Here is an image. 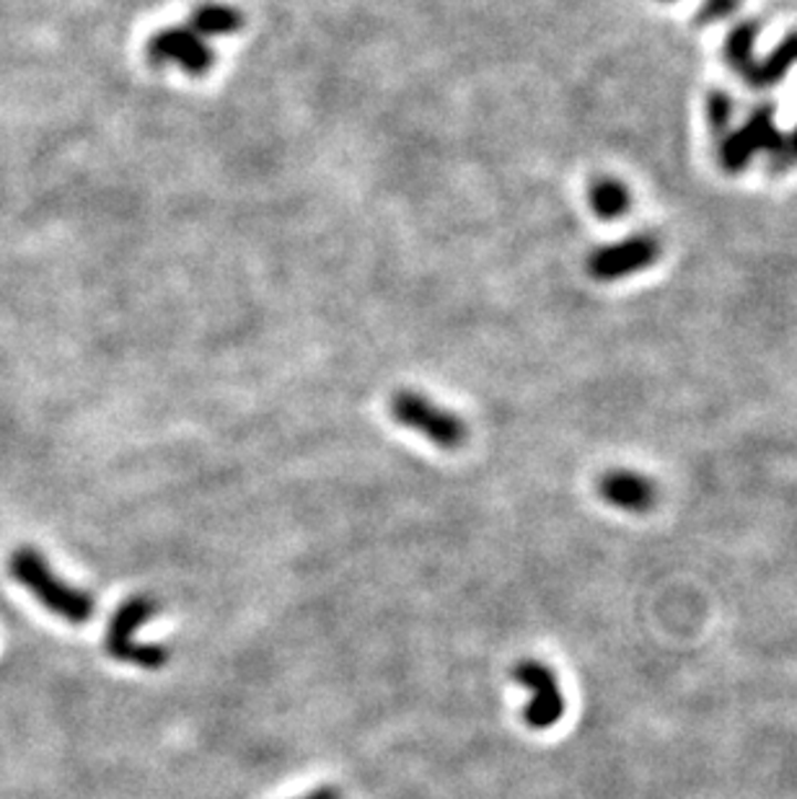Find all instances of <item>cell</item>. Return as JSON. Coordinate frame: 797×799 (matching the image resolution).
Segmentation results:
<instances>
[{"mask_svg": "<svg viewBox=\"0 0 797 799\" xmlns=\"http://www.w3.org/2000/svg\"><path fill=\"white\" fill-rule=\"evenodd\" d=\"M9 572L21 588L34 596L36 603L48 608L60 621L83 627L94 619L96 600L91 592L65 582L55 569L50 567L48 557L34 546H19L9 557Z\"/></svg>", "mask_w": 797, "mask_h": 799, "instance_id": "cell-1", "label": "cell"}, {"mask_svg": "<svg viewBox=\"0 0 797 799\" xmlns=\"http://www.w3.org/2000/svg\"><path fill=\"white\" fill-rule=\"evenodd\" d=\"M161 611L156 598L150 596H130L119 603L117 611L112 613L109 627L104 634V652L114 662L123 665H135L143 671H161L169 662V650L164 644H140L135 634L140 627H146Z\"/></svg>", "mask_w": 797, "mask_h": 799, "instance_id": "cell-2", "label": "cell"}, {"mask_svg": "<svg viewBox=\"0 0 797 799\" xmlns=\"http://www.w3.org/2000/svg\"><path fill=\"white\" fill-rule=\"evenodd\" d=\"M391 420L401 428L412 430L415 435L430 440L440 451H459L469 440V424L451 409L436 404L412 388H399L389 399Z\"/></svg>", "mask_w": 797, "mask_h": 799, "instance_id": "cell-3", "label": "cell"}, {"mask_svg": "<svg viewBox=\"0 0 797 799\" xmlns=\"http://www.w3.org/2000/svg\"><path fill=\"white\" fill-rule=\"evenodd\" d=\"M513 681L531 694V702L523 709V722L531 729H552L565 717V694H562L557 675L549 665L534 658L521 660L513 667Z\"/></svg>", "mask_w": 797, "mask_h": 799, "instance_id": "cell-4", "label": "cell"}, {"mask_svg": "<svg viewBox=\"0 0 797 799\" xmlns=\"http://www.w3.org/2000/svg\"><path fill=\"white\" fill-rule=\"evenodd\" d=\"M146 60L154 67H179L187 75H205L216 65V52L189 27H166L146 44Z\"/></svg>", "mask_w": 797, "mask_h": 799, "instance_id": "cell-5", "label": "cell"}, {"mask_svg": "<svg viewBox=\"0 0 797 799\" xmlns=\"http://www.w3.org/2000/svg\"><path fill=\"white\" fill-rule=\"evenodd\" d=\"M751 40H754V27H743L741 32L733 34L727 55L754 86H772V83H777L785 75L789 65L797 63V34L787 36V42L772 57H766V63H754L751 60Z\"/></svg>", "mask_w": 797, "mask_h": 799, "instance_id": "cell-6", "label": "cell"}, {"mask_svg": "<svg viewBox=\"0 0 797 799\" xmlns=\"http://www.w3.org/2000/svg\"><path fill=\"white\" fill-rule=\"evenodd\" d=\"M658 241L640 235V239H629L614 246L598 249L590 256L588 270L596 280H617L625 275H632L637 270H644L658 259Z\"/></svg>", "mask_w": 797, "mask_h": 799, "instance_id": "cell-7", "label": "cell"}, {"mask_svg": "<svg viewBox=\"0 0 797 799\" xmlns=\"http://www.w3.org/2000/svg\"><path fill=\"white\" fill-rule=\"evenodd\" d=\"M782 146H785V135L774 127L772 112H758L746 127L738 129V133L725 143L723 164L731 171H738L758 150H774V156H777Z\"/></svg>", "mask_w": 797, "mask_h": 799, "instance_id": "cell-8", "label": "cell"}, {"mask_svg": "<svg viewBox=\"0 0 797 799\" xmlns=\"http://www.w3.org/2000/svg\"><path fill=\"white\" fill-rule=\"evenodd\" d=\"M598 494L611 507L629 509V513H644L656 505V484L637 471H609L598 482Z\"/></svg>", "mask_w": 797, "mask_h": 799, "instance_id": "cell-9", "label": "cell"}, {"mask_svg": "<svg viewBox=\"0 0 797 799\" xmlns=\"http://www.w3.org/2000/svg\"><path fill=\"white\" fill-rule=\"evenodd\" d=\"M185 27L192 29L197 36L202 40H216V36H228L237 34L241 27H244V13H241L237 6L226 3H205L197 6V9L189 13Z\"/></svg>", "mask_w": 797, "mask_h": 799, "instance_id": "cell-10", "label": "cell"}, {"mask_svg": "<svg viewBox=\"0 0 797 799\" xmlns=\"http://www.w3.org/2000/svg\"><path fill=\"white\" fill-rule=\"evenodd\" d=\"M590 208L598 218H619L629 210V192L617 179H601L590 189Z\"/></svg>", "mask_w": 797, "mask_h": 799, "instance_id": "cell-11", "label": "cell"}, {"mask_svg": "<svg viewBox=\"0 0 797 799\" xmlns=\"http://www.w3.org/2000/svg\"><path fill=\"white\" fill-rule=\"evenodd\" d=\"M797 161V129L789 138H785V146L777 154V164H795Z\"/></svg>", "mask_w": 797, "mask_h": 799, "instance_id": "cell-12", "label": "cell"}, {"mask_svg": "<svg viewBox=\"0 0 797 799\" xmlns=\"http://www.w3.org/2000/svg\"><path fill=\"white\" fill-rule=\"evenodd\" d=\"M735 3H738V0H710L707 11H704V13H707L710 19L723 17V13H731L735 9Z\"/></svg>", "mask_w": 797, "mask_h": 799, "instance_id": "cell-13", "label": "cell"}, {"mask_svg": "<svg viewBox=\"0 0 797 799\" xmlns=\"http://www.w3.org/2000/svg\"><path fill=\"white\" fill-rule=\"evenodd\" d=\"M298 799H342V791L337 787H332V784H324V787L308 791V795H303Z\"/></svg>", "mask_w": 797, "mask_h": 799, "instance_id": "cell-14", "label": "cell"}]
</instances>
